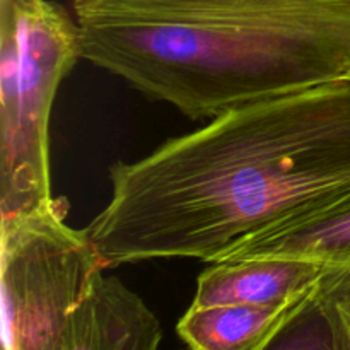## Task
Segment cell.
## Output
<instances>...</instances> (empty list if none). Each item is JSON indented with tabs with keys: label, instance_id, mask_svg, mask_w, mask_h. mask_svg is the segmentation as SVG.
Segmentation results:
<instances>
[{
	"label": "cell",
	"instance_id": "obj_1",
	"mask_svg": "<svg viewBox=\"0 0 350 350\" xmlns=\"http://www.w3.org/2000/svg\"><path fill=\"white\" fill-rule=\"evenodd\" d=\"M111 197L85 232L108 269L193 258L350 190V79L215 116L109 167Z\"/></svg>",
	"mask_w": 350,
	"mask_h": 350
},
{
	"label": "cell",
	"instance_id": "obj_2",
	"mask_svg": "<svg viewBox=\"0 0 350 350\" xmlns=\"http://www.w3.org/2000/svg\"><path fill=\"white\" fill-rule=\"evenodd\" d=\"M84 60L191 120L347 77L350 0H74Z\"/></svg>",
	"mask_w": 350,
	"mask_h": 350
},
{
	"label": "cell",
	"instance_id": "obj_3",
	"mask_svg": "<svg viewBox=\"0 0 350 350\" xmlns=\"http://www.w3.org/2000/svg\"><path fill=\"white\" fill-rule=\"evenodd\" d=\"M81 31L50 0H0V219L53 198L48 125Z\"/></svg>",
	"mask_w": 350,
	"mask_h": 350
},
{
	"label": "cell",
	"instance_id": "obj_4",
	"mask_svg": "<svg viewBox=\"0 0 350 350\" xmlns=\"http://www.w3.org/2000/svg\"><path fill=\"white\" fill-rule=\"evenodd\" d=\"M68 204L0 219L3 350H53L75 308L108 270L85 229L65 222Z\"/></svg>",
	"mask_w": 350,
	"mask_h": 350
},
{
	"label": "cell",
	"instance_id": "obj_5",
	"mask_svg": "<svg viewBox=\"0 0 350 350\" xmlns=\"http://www.w3.org/2000/svg\"><path fill=\"white\" fill-rule=\"evenodd\" d=\"M156 314L118 277L103 273L68 318L53 350H159Z\"/></svg>",
	"mask_w": 350,
	"mask_h": 350
},
{
	"label": "cell",
	"instance_id": "obj_6",
	"mask_svg": "<svg viewBox=\"0 0 350 350\" xmlns=\"http://www.w3.org/2000/svg\"><path fill=\"white\" fill-rule=\"evenodd\" d=\"M280 256L350 269V190L226 250L217 262ZM215 262V263H217Z\"/></svg>",
	"mask_w": 350,
	"mask_h": 350
},
{
	"label": "cell",
	"instance_id": "obj_7",
	"mask_svg": "<svg viewBox=\"0 0 350 350\" xmlns=\"http://www.w3.org/2000/svg\"><path fill=\"white\" fill-rule=\"evenodd\" d=\"M325 267L310 260L260 256L217 262L200 273L193 306L279 304L306 296Z\"/></svg>",
	"mask_w": 350,
	"mask_h": 350
},
{
	"label": "cell",
	"instance_id": "obj_8",
	"mask_svg": "<svg viewBox=\"0 0 350 350\" xmlns=\"http://www.w3.org/2000/svg\"><path fill=\"white\" fill-rule=\"evenodd\" d=\"M313 291L279 304H191L176 332L188 350H252L279 330Z\"/></svg>",
	"mask_w": 350,
	"mask_h": 350
},
{
	"label": "cell",
	"instance_id": "obj_9",
	"mask_svg": "<svg viewBox=\"0 0 350 350\" xmlns=\"http://www.w3.org/2000/svg\"><path fill=\"white\" fill-rule=\"evenodd\" d=\"M252 350H337L334 323L318 286L279 330Z\"/></svg>",
	"mask_w": 350,
	"mask_h": 350
},
{
	"label": "cell",
	"instance_id": "obj_10",
	"mask_svg": "<svg viewBox=\"0 0 350 350\" xmlns=\"http://www.w3.org/2000/svg\"><path fill=\"white\" fill-rule=\"evenodd\" d=\"M318 291L330 313L337 350H350V269H328L318 282Z\"/></svg>",
	"mask_w": 350,
	"mask_h": 350
},
{
	"label": "cell",
	"instance_id": "obj_11",
	"mask_svg": "<svg viewBox=\"0 0 350 350\" xmlns=\"http://www.w3.org/2000/svg\"><path fill=\"white\" fill-rule=\"evenodd\" d=\"M347 77H349V79H350V72H349V75H347Z\"/></svg>",
	"mask_w": 350,
	"mask_h": 350
}]
</instances>
